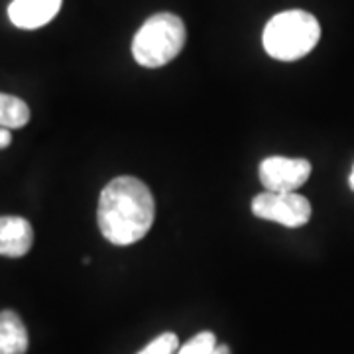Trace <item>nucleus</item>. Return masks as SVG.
Returning <instances> with one entry per match:
<instances>
[{
	"label": "nucleus",
	"instance_id": "f257e3e1",
	"mask_svg": "<svg viewBox=\"0 0 354 354\" xmlns=\"http://www.w3.org/2000/svg\"><path fill=\"white\" fill-rule=\"evenodd\" d=\"M153 218L152 191L138 177H114L101 191L97 221L102 236L114 246H130L142 241L150 232Z\"/></svg>",
	"mask_w": 354,
	"mask_h": 354
},
{
	"label": "nucleus",
	"instance_id": "f03ea898",
	"mask_svg": "<svg viewBox=\"0 0 354 354\" xmlns=\"http://www.w3.org/2000/svg\"><path fill=\"white\" fill-rule=\"evenodd\" d=\"M321 26L313 14L286 10L276 14L264 28L262 44L266 53L279 62H297L315 48Z\"/></svg>",
	"mask_w": 354,
	"mask_h": 354
},
{
	"label": "nucleus",
	"instance_id": "7ed1b4c3",
	"mask_svg": "<svg viewBox=\"0 0 354 354\" xmlns=\"http://www.w3.org/2000/svg\"><path fill=\"white\" fill-rule=\"evenodd\" d=\"M187 39L183 20L171 12L153 14L140 26L132 39V55L146 69H158L174 62Z\"/></svg>",
	"mask_w": 354,
	"mask_h": 354
},
{
	"label": "nucleus",
	"instance_id": "20e7f679",
	"mask_svg": "<svg viewBox=\"0 0 354 354\" xmlns=\"http://www.w3.org/2000/svg\"><path fill=\"white\" fill-rule=\"evenodd\" d=\"M252 213L258 218L278 223L286 228H299L311 218V203L299 193L264 191L252 199Z\"/></svg>",
	"mask_w": 354,
	"mask_h": 354
},
{
	"label": "nucleus",
	"instance_id": "39448f33",
	"mask_svg": "<svg viewBox=\"0 0 354 354\" xmlns=\"http://www.w3.org/2000/svg\"><path fill=\"white\" fill-rule=\"evenodd\" d=\"M258 176L266 191L295 193L301 185L307 183V179L311 176V164L304 158L272 156L260 164Z\"/></svg>",
	"mask_w": 354,
	"mask_h": 354
},
{
	"label": "nucleus",
	"instance_id": "423d86ee",
	"mask_svg": "<svg viewBox=\"0 0 354 354\" xmlns=\"http://www.w3.org/2000/svg\"><path fill=\"white\" fill-rule=\"evenodd\" d=\"M34 244V228L24 216H0V256L22 258Z\"/></svg>",
	"mask_w": 354,
	"mask_h": 354
},
{
	"label": "nucleus",
	"instance_id": "0eeeda50",
	"mask_svg": "<svg viewBox=\"0 0 354 354\" xmlns=\"http://www.w3.org/2000/svg\"><path fill=\"white\" fill-rule=\"evenodd\" d=\"M62 0H12L8 6L10 22L22 30H36L55 18Z\"/></svg>",
	"mask_w": 354,
	"mask_h": 354
},
{
	"label": "nucleus",
	"instance_id": "6e6552de",
	"mask_svg": "<svg viewBox=\"0 0 354 354\" xmlns=\"http://www.w3.org/2000/svg\"><path fill=\"white\" fill-rule=\"evenodd\" d=\"M28 330L16 311H0V354L28 353Z\"/></svg>",
	"mask_w": 354,
	"mask_h": 354
},
{
	"label": "nucleus",
	"instance_id": "1a4fd4ad",
	"mask_svg": "<svg viewBox=\"0 0 354 354\" xmlns=\"http://www.w3.org/2000/svg\"><path fill=\"white\" fill-rule=\"evenodd\" d=\"M30 122V106L22 99L0 93V127L16 130Z\"/></svg>",
	"mask_w": 354,
	"mask_h": 354
},
{
	"label": "nucleus",
	"instance_id": "9d476101",
	"mask_svg": "<svg viewBox=\"0 0 354 354\" xmlns=\"http://www.w3.org/2000/svg\"><path fill=\"white\" fill-rule=\"evenodd\" d=\"M215 346V335L211 330H203L199 335H195L189 342H185L181 348H177L176 354H211Z\"/></svg>",
	"mask_w": 354,
	"mask_h": 354
},
{
	"label": "nucleus",
	"instance_id": "9b49d317",
	"mask_svg": "<svg viewBox=\"0 0 354 354\" xmlns=\"http://www.w3.org/2000/svg\"><path fill=\"white\" fill-rule=\"evenodd\" d=\"M179 348V339L176 333H162L138 354H176Z\"/></svg>",
	"mask_w": 354,
	"mask_h": 354
},
{
	"label": "nucleus",
	"instance_id": "f8f14e48",
	"mask_svg": "<svg viewBox=\"0 0 354 354\" xmlns=\"http://www.w3.org/2000/svg\"><path fill=\"white\" fill-rule=\"evenodd\" d=\"M10 144H12V134H10V130L0 127V150L8 148Z\"/></svg>",
	"mask_w": 354,
	"mask_h": 354
},
{
	"label": "nucleus",
	"instance_id": "ddd939ff",
	"mask_svg": "<svg viewBox=\"0 0 354 354\" xmlns=\"http://www.w3.org/2000/svg\"><path fill=\"white\" fill-rule=\"evenodd\" d=\"M211 354H230V348H228L227 344H216Z\"/></svg>",
	"mask_w": 354,
	"mask_h": 354
},
{
	"label": "nucleus",
	"instance_id": "4468645a",
	"mask_svg": "<svg viewBox=\"0 0 354 354\" xmlns=\"http://www.w3.org/2000/svg\"><path fill=\"white\" fill-rule=\"evenodd\" d=\"M348 183H351V189L354 191V167L353 171H351V177H348Z\"/></svg>",
	"mask_w": 354,
	"mask_h": 354
}]
</instances>
